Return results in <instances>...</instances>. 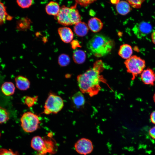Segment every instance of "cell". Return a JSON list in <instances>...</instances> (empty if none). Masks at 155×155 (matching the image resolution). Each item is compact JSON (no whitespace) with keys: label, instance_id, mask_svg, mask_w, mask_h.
I'll return each instance as SVG.
<instances>
[{"label":"cell","instance_id":"obj_1","mask_svg":"<svg viewBox=\"0 0 155 155\" xmlns=\"http://www.w3.org/2000/svg\"><path fill=\"white\" fill-rule=\"evenodd\" d=\"M104 68L102 61L98 60L94 63L92 67L78 76L77 81L81 92L91 97L98 94L101 89L100 83L106 84L101 74Z\"/></svg>","mask_w":155,"mask_h":155},{"label":"cell","instance_id":"obj_2","mask_svg":"<svg viewBox=\"0 0 155 155\" xmlns=\"http://www.w3.org/2000/svg\"><path fill=\"white\" fill-rule=\"evenodd\" d=\"M114 45L113 41L109 37L102 34H96L88 41L87 46L94 55L100 57L108 54Z\"/></svg>","mask_w":155,"mask_h":155},{"label":"cell","instance_id":"obj_3","mask_svg":"<svg viewBox=\"0 0 155 155\" xmlns=\"http://www.w3.org/2000/svg\"><path fill=\"white\" fill-rule=\"evenodd\" d=\"M55 17L59 23L65 26L75 25L81 20V16L77 9L76 3L70 7L63 6Z\"/></svg>","mask_w":155,"mask_h":155},{"label":"cell","instance_id":"obj_4","mask_svg":"<svg viewBox=\"0 0 155 155\" xmlns=\"http://www.w3.org/2000/svg\"><path fill=\"white\" fill-rule=\"evenodd\" d=\"M124 63L127 71L131 75L132 80L140 75L146 67L145 61L136 55H132L126 59Z\"/></svg>","mask_w":155,"mask_h":155},{"label":"cell","instance_id":"obj_5","mask_svg":"<svg viewBox=\"0 0 155 155\" xmlns=\"http://www.w3.org/2000/svg\"><path fill=\"white\" fill-rule=\"evenodd\" d=\"M20 120L23 129L27 133L35 131L38 128L40 123L38 116L31 112L24 113Z\"/></svg>","mask_w":155,"mask_h":155},{"label":"cell","instance_id":"obj_6","mask_svg":"<svg viewBox=\"0 0 155 155\" xmlns=\"http://www.w3.org/2000/svg\"><path fill=\"white\" fill-rule=\"evenodd\" d=\"M63 106V101L60 96L50 94L45 101L43 112L46 115L56 114L61 110Z\"/></svg>","mask_w":155,"mask_h":155},{"label":"cell","instance_id":"obj_7","mask_svg":"<svg viewBox=\"0 0 155 155\" xmlns=\"http://www.w3.org/2000/svg\"><path fill=\"white\" fill-rule=\"evenodd\" d=\"M74 147L75 151L80 154L87 155L91 153L93 149L92 142L89 139L82 138L75 143Z\"/></svg>","mask_w":155,"mask_h":155},{"label":"cell","instance_id":"obj_8","mask_svg":"<svg viewBox=\"0 0 155 155\" xmlns=\"http://www.w3.org/2000/svg\"><path fill=\"white\" fill-rule=\"evenodd\" d=\"M141 80L145 84L153 86L155 82V72L152 69H144L140 74Z\"/></svg>","mask_w":155,"mask_h":155},{"label":"cell","instance_id":"obj_9","mask_svg":"<svg viewBox=\"0 0 155 155\" xmlns=\"http://www.w3.org/2000/svg\"><path fill=\"white\" fill-rule=\"evenodd\" d=\"M58 31L61 40L64 42L68 43L71 42L73 37V34L71 29L67 27H60Z\"/></svg>","mask_w":155,"mask_h":155},{"label":"cell","instance_id":"obj_10","mask_svg":"<svg viewBox=\"0 0 155 155\" xmlns=\"http://www.w3.org/2000/svg\"><path fill=\"white\" fill-rule=\"evenodd\" d=\"M15 81L17 88L21 90H26L30 87V82L25 77L18 75L15 78Z\"/></svg>","mask_w":155,"mask_h":155},{"label":"cell","instance_id":"obj_11","mask_svg":"<svg viewBox=\"0 0 155 155\" xmlns=\"http://www.w3.org/2000/svg\"><path fill=\"white\" fill-rule=\"evenodd\" d=\"M88 26L89 29L92 31L97 32L102 29L103 24L100 19L96 17H93L89 20Z\"/></svg>","mask_w":155,"mask_h":155},{"label":"cell","instance_id":"obj_12","mask_svg":"<svg viewBox=\"0 0 155 155\" xmlns=\"http://www.w3.org/2000/svg\"><path fill=\"white\" fill-rule=\"evenodd\" d=\"M31 146L34 150L38 151V152H40L44 148V140L39 136H34L31 140Z\"/></svg>","mask_w":155,"mask_h":155},{"label":"cell","instance_id":"obj_13","mask_svg":"<svg viewBox=\"0 0 155 155\" xmlns=\"http://www.w3.org/2000/svg\"><path fill=\"white\" fill-rule=\"evenodd\" d=\"M45 147L41 151L39 152V155H45L47 153L53 154L56 151V148L54 142L51 139H44Z\"/></svg>","mask_w":155,"mask_h":155},{"label":"cell","instance_id":"obj_14","mask_svg":"<svg viewBox=\"0 0 155 155\" xmlns=\"http://www.w3.org/2000/svg\"><path fill=\"white\" fill-rule=\"evenodd\" d=\"M133 53L132 48L130 45L124 44L120 46L118 54L122 58L127 59L132 56Z\"/></svg>","mask_w":155,"mask_h":155},{"label":"cell","instance_id":"obj_15","mask_svg":"<svg viewBox=\"0 0 155 155\" xmlns=\"http://www.w3.org/2000/svg\"><path fill=\"white\" fill-rule=\"evenodd\" d=\"M88 26L84 22L80 21L75 25L73 30L75 33L79 36L86 35L88 32Z\"/></svg>","mask_w":155,"mask_h":155},{"label":"cell","instance_id":"obj_16","mask_svg":"<svg viewBox=\"0 0 155 155\" xmlns=\"http://www.w3.org/2000/svg\"><path fill=\"white\" fill-rule=\"evenodd\" d=\"M60 8L57 2L51 1L45 7V11L47 14L50 15L56 16L58 13Z\"/></svg>","mask_w":155,"mask_h":155},{"label":"cell","instance_id":"obj_17","mask_svg":"<svg viewBox=\"0 0 155 155\" xmlns=\"http://www.w3.org/2000/svg\"><path fill=\"white\" fill-rule=\"evenodd\" d=\"M116 9L120 14L125 15L130 12L131 8L128 3L125 1H122L117 4Z\"/></svg>","mask_w":155,"mask_h":155},{"label":"cell","instance_id":"obj_18","mask_svg":"<svg viewBox=\"0 0 155 155\" xmlns=\"http://www.w3.org/2000/svg\"><path fill=\"white\" fill-rule=\"evenodd\" d=\"M73 103L77 108L83 106L85 103V99L82 93L78 92L74 94L72 97Z\"/></svg>","mask_w":155,"mask_h":155},{"label":"cell","instance_id":"obj_19","mask_svg":"<svg viewBox=\"0 0 155 155\" xmlns=\"http://www.w3.org/2000/svg\"><path fill=\"white\" fill-rule=\"evenodd\" d=\"M1 89L2 92L5 96H10L15 92V87L13 83L10 82H4L1 85Z\"/></svg>","mask_w":155,"mask_h":155},{"label":"cell","instance_id":"obj_20","mask_svg":"<svg viewBox=\"0 0 155 155\" xmlns=\"http://www.w3.org/2000/svg\"><path fill=\"white\" fill-rule=\"evenodd\" d=\"M73 58L74 62L78 64H82L86 60V55L85 52L81 50H77L74 52Z\"/></svg>","mask_w":155,"mask_h":155},{"label":"cell","instance_id":"obj_21","mask_svg":"<svg viewBox=\"0 0 155 155\" xmlns=\"http://www.w3.org/2000/svg\"><path fill=\"white\" fill-rule=\"evenodd\" d=\"M12 17L9 15L4 4L0 1V26L3 24L7 20H10Z\"/></svg>","mask_w":155,"mask_h":155},{"label":"cell","instance_id":"obj_22","mask_svg":"<svg viewBox=\"0 0 155 155\" xmlns=\"http://www.w3.org/2000/svg\"><path fill=\"white\" fill-rule=\"evenodd\" d=\"M137 27V31L139 30L137 32H139L140 34H141V35L142 36L149 33L152 29L150 25L144 22L140 23Z\"/></svg>","mask_w":155,"mask_h":155},{"label":"cell","instance_id":"obj_23","mask_svg":"<svg viewBox=\"0 0 155 155\" xmlns=\"http://www.w3.org/2000/svg\"><path fill=\"white\" fill-rule=\"evenodd\" d=\"M9 119V113L6 109L0 106V124L4 123Z\"/></svg>","mask_w":155,"mask_h":155},{"label":"cell","instance_id":"obj_24","mask_svg":"<svg viewBox=\"0 0 155 155\" xmlns=\"http://www.w3.org/2000/svg\"><path fill=\"white\" fill-rule=\"evenodd\" d=\"M59 64L61 66H65L68 65L70 62V58L69 56L65 54H62L58 58Z\"/></svg>","mask_w":155,"mask_h":155},{"label":"cell","instance_id":"obj_25","mask_svg":"<svg viewBox=\"0 0 155 155\" xmlns=\"http://www.w3.org/2000/svg\"><path fill=\"white\" fill-rule=\"evenodd\" d=\"M18 5L22 8L29 7L32 5L33 0H16Z\"/></svg>","mask_w":155,"mask_h":155},{"label":"cell","instance_id":"obj_26","mask_svg":"<svg viewBox=\"0 0 155 155\" xmlns=\"http://www.w3.org/2000/svg\"><path fill=\"white\" fill-rule=\"evenodd\" d=\"M38 97H30L27 96L26 97L24 100L25 104L28 107L32 106L37 102Z\"/></svg>","mask_w":155,"mask_h":155},{"label":"cell","instance_id":"obj_27","mask_svg":"<svg viewBox=\"0 0 155 155\" xmlns=\"http://www.w3.org/2000/svg\"><path fill=\"white\" fill-rule=\"evenodd\" d=\"M132 7L138 8L141 7L142 4L145 0H126Z\"/></svg>","mask_w":155,"mask_h":155},{"label":"cell","instance_id":"obj_28","mask_svg":"<svg viewBox=\"0 0 155 155\" xmlns=\"http://www.w3.org/2000/svg\"><path fill=\"white\" fill-rule=\"evenodd\" d=\"M30 20L26 18H22L18 22V26L20 28H23V26H28L30 24Z\"/></svg>","mask_w":155,"mask_h":155},{"label":"cell","instance_id":"obj_29","mask_svg":"<svg viewBox=\"0 0 155 155\" xmlns=\"http://www.w3.org/2000/svg\"><path fill=\"white\" fill-rule=\"evenodd\" d=\"M77 4L81 6L86 7L92 3L97 0H74Z\"/></svg>","mask_w":155,"mask_h":155},{"label":"cell","instance_id":"obj_30","mask_svg":"<svg viewBox=\"0 0 155 155\" xmlns=\"http://www.w3.org/2000/svg\"><path fill=\"white\" fill-rule=\"evenodd\" d=\"M0 155H19L18 153L11 150L5 149H0Z\"/></svg>","mask_w":155,"mask_h":155},{"label":"cell","instance_id":"obj_31","mask_svg":"<svg viewBox=\"0 0 155 155\" xmlns=\"http://www.w3.org/2000/svg\"><path fill=\"white\" fill-rule=\"evenodd\" d=\"M150 135L153 139H155V126L151 128L149 131Z\"/></svg>","mask_w":155,"mask_h":155},{"label":"cell","instance_id":"obj_32","mask_svg":"<svg viewBox=\"0 0 155 155\" xmlns=\"http://www.w3.org/2000/svg\"><path fill=\"white\" fill-rule=\"evenodd\" d=\"M150 119L151 122L155 124V111H153L150 114Z\"/></svg>","mask_w":155,"mask_h":155},{"label":"cell","instance_id":"obj_33","mask_svg":"<svg viewBox=\"0 0 155 155\" xmlns=\"http://www.w3.org/2000/svg\"><path fill=\"white\" fill-rule=\"evenodd\" d=\"M151 38L152 42L155 44V31L152 33Z\"/></svg>","mask_w":155,"mask_h":155},{"label":"cell","instance_id":"obj_34","mask_svg":"<svg viewBox=\"0 0 155 155\" xmlns=\"http://www.w3.org/2000/svg\"><path fill=\"white\" fill-rule=\"evenodd\" d=\"M111 1L112 3L117 4L119 2V0H111Z\"/></svg>","mask_w":155,"mask_h":155},{"label":"cell","instance_id":"obj_35","mask_svg":"<svg viewBox=\"0 0 155 155\" xmlns=\"http://www.w3.org/2000/svg\"><path fill=\"white\" fill-rule=\"evenodd\" d=\"M153 100L154 101V102L155 103V92L154 93L153 96Z\"/></svg>","mask_w":155,"mask_h":155},{"label":"cell","instance_id":"obj_36","mask_svg":"<svg viewBox=\"0 0 155 155\" xmlns=\"http://www.w3.org/2000/svg\"><path fill=\"white\" fill-rule=\"evenodd\" d=\"M0 136H1V133H0Z\"/></svg>","mask_w":155,"mask_h":155}]
</instances>
